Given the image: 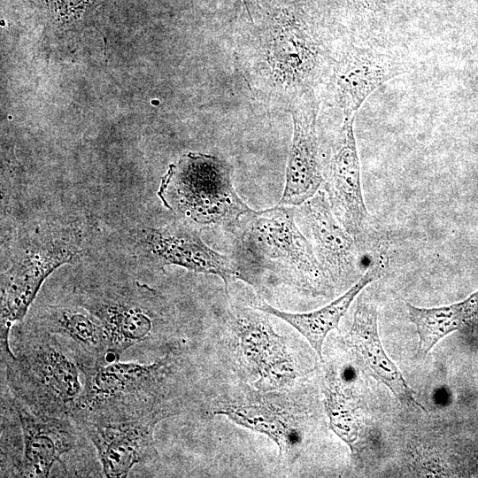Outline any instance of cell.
I'll return each mask as SVG.
<instances>
[{"instance_id": "obj_6", "label": "cell", "mask_w": 478, "mask_h": 478, "mask_svg": "<svg viewBox=\"0 0 478 478\" xmlns=\"http://www.w3.org/2000/svg\"><path fill=\"white\" fill-rule=\"evenodd\" d=\"M79 302L104 326L109 343L107 364L120 361L126 353L156 347L168 335L166 301L153 289L90 290Z\"/></svg>"}, {"instance_id": "obj_2", "label": "cell", "mask_w": 478, "mask_h": 478, "mask_svg": "<svg viewBox=\"0 0 478 478\" xmlns=\"http://www.w3.org/2000/svg\"><path fill=\"white\" fill-rule=\"evenodd\" d=\"M182 359L171 349L151 363L114 361L81 369L84 389L72 420L83 423L140 422L156 426L179 412Z\"/></svg>"}, {"instance_id": "obj_14", "label": "cell", "mask_w": 478, "mask_h": 478, "mask_svg": "<svg viewBox=\"0 0 478 478\" xmlns=\"http://www.w3.org/2000/svg\"><path fill=\"white\" fill-rule=\"evenodd\" d=\"M93 444L105 477H126L132 467L157 456L156 426L140 422L78 425Z\"/></svg>"}, {"instance_id": "obj_10", "label": "cell", "mask_w": 478, "mask_h": 478, "mask_svg": "<svg viewBox=\"0 0 478 478\" xmlns=\"http://www.w3.org/2000/svg\"><path fill=\"white\" fill-rule=\"evenodd\" d=\"M405 72L403 61L392 54L346 44L333 57L327 76L330 101L342 118L355 116L374 91Z\"/></svg>"}, {"instance_id": "obj_5", "label": "cell", "mask_w": 478, "mask_h": 478, "mask_svg": "<svg viewBox=\"0 0 478 478\" xmlns=\"http://www.w3.org/2000/svg\"><path fill=\"white\" fill-rule=\"evenodd\" d=\"M158 195L168 210L194 227L236 229L254 211L236 192L230 165L208 154L190 152L171 165Z\"/></svg>"}, {"instance_id": "obj_19", "label": "cell", "mask_w": 478, "mask_h": 478, "mask_svg": "<svg viewBox=\"0 0 478 478\" xmlns=\"http://www.w3.org/2000/svg\"><path fill=\"white\" fill-rule=\"evenodd\" d=\"M228 417L237 424L264 433L279 446L280 453L288 456L298 442V430L288 412L273 404L230 405L214 412Z\"/></svg>"}, {"instance_id": "obj_16", "label": "cell", "mask_w": 478, "mask_h": 478, "mask_svg": "<svg viewBox=\"0 0 478 478\" xmlns=\"http://www.w3.org/2000/svg\"><path fill=\"white\" fill-rule=\"evenodd\" d=\"M33 325L57 335L74 355L81 369L107 364L109 343L104 326L80 303L50 306Z\"/></svg>"}, {"instance_id": "obj_18", "label": "cell", "mask_w": 478, "mask_h": 478, "mask_svg": "<svg viewBox=\"0 0 478 478\" xmlns=\"http://www.w3.org/2000/svg\"><path fill=\"white\" fill-rule=\"evenodd\" d=\"M406 307L419 335L418 353L425 358L444 336L478 320V290L450 305L423 308L406 303Z\"/></svg>"}, {"instance_id": "obj_20", "label": "cell", "mask_w": 478, "mask_h": 478, "mask_svg": "<svg viewBox=\"0 0 478 478\" xmlns=\"http://www.w3.org/2000/svg\"><path fill=\"white\" fill-rule=\"evenodd\" d=\"M327 405L331 428L351 445L358 434L352 408L342 395L332 392L329 394Z\"/></svg>"}, {"instance_id": "obj_22", "label": "cell", "mask_w": 478, "mask_h": 478, "mask_svg": "<svg viewBox=\"0 0 478 478\" xmlns=\"http://www.w3.org/2000/svg\"><path fill=\"white\" fill-rule=\"evenodd\" d=\"M243 4L246 8V13L248 17H251V14L256 11L258 6V0H243Z\"/></svg>"}, {"instance_id": "obj_13", "label": "cell", "mask_w": 478, "mask_h": 478, "mask_svg": "<svg viewBox=\"0 0 478 478\" xmlns=\"http://www.w3.org/2000/svg\"><path fill=\"white\" fill-rule=\"evenodd\" d=\"M301 213L311 231L315 254L330 279L351 280L358 272L360 250L336 219L326 193L319 190L301 204Z\"/></svg>"}, {"instance_id": "obj_4", "label": "cell", "mask_w": 478, "mask_h": 478, "mask_svg": "<svg viewBox=\"0 0 478 478\" xmlns=\"http://www.w3.org/2000/svg\"><path fill=\"white\" fill-rule=\"evenodd\" d=\"M11 351L1 355L4 387L32 412L73 418L84 389L83 373L55 335L34 325L12 328Z\"/></svg>"}, {"instance_id": "obj_3", "label": "cell", "mask_w": 478, "mask_h": 478, "mask_svg": "<svg viewBox=\"0 0 478 478\" xmlns=\"http://www.w3.org/2000/svg\"><path fill=\"white\" fill-rule=\"evenodd\" d=\"M236 229L232 257L244 282L254 288L265 281L285 284L312 295L329 289L332 280L297 226L291 206L253 211Z\"/></svg>"}, {"instance_id": "obj_11", "label": "cell", "mask_w": 478, "mask_h": 478, "mask_svg": "<svg viewBox=\"0 0 478 478\" xmlns=\"http://www.w3.org/2000/svg\"><path fill=\"white\" fill-rule=\"evenodd\" d=\"M293 131L289 151L285 185L277 204L297 206L312 198L324 181L317 134L318 103L306 96L288 108Z\"/></svg>"}, {"instance_id": "obj_9", "label": "cell", "mask_w": 478, "mask_h": 478, "mask_svg": "<svg viewBox=\"0 0 478 478\" xmlns=\"http://www.w3.org/2000/svg\"><path fill=\"white\" fill-rule=\"evenodd\" d=\"M354 120L355 116L342 118L332 144L324 189L334 214L360 250L370 236L371 222L362 193Z\"/></svg>"}, {"instance_id": "obj_21", "label": "cell", "mask_w": 478, "mask_h": 478, "mask_svg": "<svg viewBox=\"0 0 478 478\" xmlns=\"http://www.w3.org/2000/svg\"><path fill=\"white\" fill-rule=\"evenodd\" d=\"M89 0H56L58 12L63 15L76 13L85 7Z\"/></svg>"}, {"instance_id": "obj_15", "label": "cell", "mask_w": 478, "mask_h": 478, "mask_svg": "<svg viewBox=\"0 0 478 478\" xmlns=\"http://www.w3.org/2000/svg\"><path fill=\"white\" fill-rule=\"evenodd\" d=\"M348 343L366 372L384 384L398 401L426 412L396 364L386 353L378 331V310L374 300L363 294L358 299Z\"/></svg>"}, {"instance_id": "obj_7", "label": "cell", "mask_w": 478, "mask_h": 478, "mask_svg": "<svg viewBox=\"0 0 478 478\" xmlns=\"http://www.w3.org/2000/svg\"><path fill=\"white\" fill-rule=\"evenodd\" d=\"M81 233L64 229L36 238L12 258L1 278V352L9 351L12 328L22 321L44 281L79 251Z\"/></svg>"}, {"instance_id": "obj_24", "label": "cell", "mask_w": 478, "mask_h": 478, "mask_svg": "<svg viewBox=\"0 0 478 478\" xmlns=\"http://www.w3.org/2000/svg\"><path fill=\"white\" fill-rule=\"evenodd\" d=\"M295 1H297V0H295Z\"/></svg>"}, {"instance_id": "obj_17", "label": "cell", "mask_w": 478, "mask_h": 478, "mask_svg": "<svg viewBox=\"0 0 478 478\" xmlns=\"http://www.w3.org/2000/svg\"><path fill=\"white\" fill-rule=\"evenodd\" d=\"M377 266L368 268L366 273L342 296L328 305L309 312L292 313L262 302L257 310L277 317L297 329L311 344L318 356L322 358L323 343L328 334L338 328L351 303L362 289L380 277Z\"/></svg>"}, {"instance_id": "obj_12", "label": "cell", "mask_w": 478, "mask_h": 478, "mask_svg": "<svg viewBox=\"0 0 478 478\" xmlns=\"http://www.w3.org/2000/svg\"><path fill=\"white\" fill-rule=\"evenodd\" d=\"M143 243L163 266L173 265L194 273L219 276L227 292L230 283L242 280L234 258L212 250L196 227L184 222L147 228L143 231Z\"/></svg>"}, {"instance_id": "obj_23", "label": "cell", "mask_w": 478, "mask_h": 478, "mask_svg": "<svg viewBox=\"0 0 478 478\" xmlns=\"http://www.w3.org/2000/svg\"><path fill=\"white\" fill-rule=\"evenodd\" d=\"M363 1L364 3H372V4H376L377 0H361Z\"/></svg>"}, {"instance_id": "obj_1", "label": "cell", "mask_w": 478, "mask_h": 478, "mask_svg": "<svg viewBox=\"0 0 478 478\" xmlns=\"http://www.w3.org/2000/svg\"><path fill=\"white\" fill-rule=\"evenodd\" d=\"M235 39L237 69L262 102L288 111L328 76L332 58L295 0L259 4Z\"/></svg>"}, {"instance_id": "obj_8", "label": "cell", "mask_w": 478, "mask_h": 478, "mask_svg": "<svg viewBox=\"0 0 478 478\" xmlns=\"http://www.w3.org/2000/svg\"><path fill=\"white\" fill-rule=\"evenodd\" d=\"M5 388V387H4ZM4 397L13 409L18 420L19 442L9 440V444L19 443L14 451L4 461L2 476L49 477L56 464L65 469L67 455L81 453L93 446L81 428L71 419L38 414L13 397L5 388Z\"/></svg>"}]
</instances>
